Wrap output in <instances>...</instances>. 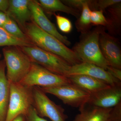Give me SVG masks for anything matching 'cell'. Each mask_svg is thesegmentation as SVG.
<instances>
[{
  "label": "cell",
  "mask_w": 121,
  "mask_h": 121,
  "mask_svg": "<svg viewBox=\"0 0 121 121\" xmlns=\"http://www.w3.org/2000/svg\"><path fill=\"white\" fill-rule=\"evenodd\" d=\"M23 31L35 46L60 56L71 66L82 62L73 50L42 30L33 21L26 24Z\"/></svg>",
  "instance_id": "6da1fadb"
},
{
  "label": "cell",
  "mask_w": 121,
  "mask_h": 121,
  "mask_svg": "<svg viewBox=\"0 0 121 121\" xmlns=\"http://www.w3.org/2000/svg\"><path fill=\"white\" fill-rule=\"evenodd\" d=\"M103 28L99 27L87 33L74 46L73 51L82 62L92 64L106 70L109 66L100 49L99 35Z\"/></svg>",
  "instance_id": "7a4b0ae2"
},
{
  "label": "cell",
  "mask_w": 121,
  "mask_h": 121,
  "mask_svg": "<svg viewBox=\"0 0 121 121\" xmlns=\"http://www.w3.org/2000/svg\"><path fill=\"white\" fill-rule=\"evenodd\" d=\"M6 76L9 83H20L28 73L32 62L19 47L9 46L2 50Z\"/></svg>",
  "instance_id": "3957f363"
},
{
  "label": "cell",
  "mask_w": 121,
  "mask_h": 121,
  "mask_svg": "<svg viewBox=\"0 0 121 121\" xmlns=\"http://www.w3.org/2000/svg\"><path fill=\"white\" fill-rule=\"evenodd\" d=\"M33 105L32 87L20 83H10L9 101L5 121H12L25 115Z\"/></svg>",
  "instance_id": "277c9868"
},
{
  "label": "cell",
  "mask_w": 121,
  "mask_h": 121,
  "mask_svg": "<svg viewBox=\"0 0 121 121\" xmlns=\"http://www.w3.org/2000/svg\"><path fill=\"white\" fill-rule=\"evenodd\" d=\"M20 47L32 62L40 65L54 73L67 77L71 66L60 56L35 45Z\"/></svg>",
  "instance_id": "5b68a950"
},
{
  "label": "cell",
  "mask_w": 121,
  "mask_h": 121,
  "mask_svg": "<svg viewBox=\"0 0 121 121\" xmlns=\"http://www.w3.org/2000/svg\"><path fill=\"white\" fill-rule=\"evenodd\" d=\"M20 83L30 87L50 88L71 83L67 77L54 73L32 62L28 73Z\"/></svg>",
  "instance_id": "8992f818"
},
{
  "label": "cell",
  "mask_w": 121,
  "mask_h": 121,
  "mask_svg": "<svg viewBox=\"0 0 121 121\" xmlns=\"http://www.w3.org/2000/svg\"><path fill=\"white\" fill-rule=\"evenodd\" d=\"M33 106L37 114L47 117L52 121H66L68 117L60 105L51 100L40 87H32Z\"/></svg>",
  "instance_id": "52a82bcc"
},
{
  "label": "cell",
  "mask_w": 121,
  "mask_h": 121,
  "mask_svg": "<svg viewBox=\"0 0 121 121\" xmlns=\"http://www.w3.org/2000/svg\"><path fill=\"white\" fill-rule=\"evenodd\" d=\"M40 88L46 94L52 95L64 104L75 108H80L86 104L90 96V94L71 83L56 87Z\"/></svg>",
  "instance_id": "ba28073f"
},
{
  "label": "cell",
  "mask_w": 121,
  "mask_h": 121,
  "mask_svg": "<svg viewBox=\"0 0 121 121\" xmlns=\"http://www.w3.org/2000/svg\"><path fill=\"white\" fill-rule=\"evenodd\" d=\"M77 75L89 76L101 80L111 86L121 85V81L113 77L106 70L90 63L82 62L71 66L67 77Z\"/></svg>",
  "instance_id": "9c48e42d"
},
{
  "label": "cell",
  "mask_w": 121,
  "mask_h": 121,
  "mask_svg": "<svg viewBox=\"0 0 121 121\" xmlns=\"http://www.w3.org/2000/svg\"><path fill=\"white\" fill-rule=\"evenodd\" d=\"M29 7L31 15L32 20L40 28L56 37L65 45H70V42L67 37L60 34L54 24L47 17L38 0H29Z\"/></svg>",
  "instance_id": "30bf717a"
},
{
  "label": "cell",
  "mask_w": 121,
  "mask_h": 121,
  "mask_svg": "<svg viewBox=\"0 0 121 121\" xmlns=\"http://www.w3.org/2000/svg\"><path fill=\"white\" fill-rule=\"evenodd\" d=\"M99 43L102 54L109 66L121 69V48L117 39L103 29L99 35Z\"/></svg>",
  "instance_id": "8fae6325"
},
{
  "label": "cell",
  "mask_w": 121,
  "mask_h": 121,
  "mask_svg": "<svg viewBox=\"0 0 121 121\" xmlns=\"http://www.w3.org/2000/svg\"><path fill=\"white\" fill-rule=\"evenodd\" d=\"M121 102V85L110 86L90 94L87 103L98 108H112Z\"/></svg>",
  "instance_id": "7c38bea8"
},
{
  "label": "cell",
  "mask_w": 121,
  "mask_h": 121,
  "mask_svg": "<svg viewBox=\"0 0 121 121\" xmlns=\"http://www.w3.org/2000/svg\"><path fill=\"white\" fill-rule=\"evenodd\" d=\"M29 1V0H9V6L6 13L23 31L26 24L32 20Z\"/></svg>",
  "instance_id": "4fadbf2b"
},
{
  "label": "cell",
  "mask_w": 121,
  "mask_h": 121,
  "mask_svg": "<svg viewBox=\"0 0 121 121\" xmlns=\"http://www.w3.org/2000/svg\"><path fill=\"white\" fill-rule=\"evenodd\" d=\"M111 109L99 108L86 104L79 108L80 112L73 121H110Z\"/></svg>",
  "instance_id": "5bb4252c"
},
{
  "label": "cell",
  "mask_w": 121,
  "mask_h": 121,
  "mask_svg": "<svg viewBox=\"0 0 121 121\" xmlns=\"http://www.w3.org/2000/svg\"><path fill=\"white\" fill-rule=\"evenodd\" d=\"M70 82L91 94L111 86L97 79L84 75L68 76Z\"/></svg>",
  "instance_id": "9a60e30c"
},
{
  "label": "cell",
  "mask_w": 121,
  "mask_h": 121,
  "mask_svg": "<svg viewBox=\"0 0 121 121\" xmlns=\"http://www.w3.org/2000/svg\"><path fill=\"white\" fill-rule=\"evenodd\" d=\"M4 60L0 62V121H5L9 101L10 83L5 73Z\"/></svg>",
  "instance_id": "2e32d148"
},
{
  "label": "cell",
  "mask_w": 121,
  "mask_h": 121,
  "mask_svg": "<svg viewBox=\"0 0 121 121\" xmlns=\"http://www.w3.org/2000/svg\"><path fill=\"white\" fill-rule=\"evenodd\" d=\"M39 4L48 14H54L56 12H61L73 15L75 17H79V11L66 5L59 0H39Z\"/></svg>",
  "instance_id": "e0dca14e"
},
{
  "label": "cell",
  "mask_w": 121,
  "mask_h": 121,
  "mask_svg": "<svg viewBox=\"0 0 121 121\" xmlns=\"http://www.w3.org/2000/svg\"><path fill=\"white\" fill-rule=\"evenodd\" d=\"M108 24L106 27L111 33H119L121 24V3L113 5L107 8Z\"/></svg>",
  "instance_id": "ac0fdd59"
},
{
  "label": "cell",
  "mask_w": 121,
  "mask_h": 121,
  "mask_svg": "<svg viewBox=\"0 0 121 121\" xmlns=\"http://www.w3.org/2000/svg\"><path fill=\"white\" fill-rule=\"evenodd\" d=\"M91 0H88L84 4L82 9V13L79 17L76 22V27L78 31L86 34L90 27L91 24L90 19L91 9L89 4Z\"/></svg>",
  "instance_id": "d6986e66"
},
{
  "label": "cell",
  "mask_w": 121,
  "mask_h": 121,
  "mask_svg": "<svg viewBox=\"0 0 121 121\" xmlns=\"http://www.w3.org/2000/svg\"><path fill=\"white\" fill-rule=\"evenodd\" d=\"M32 43L26 42L14 37L2 27H0V46L31 47L35 46Z\"/></svg>",
  "instance_id": "ffe728a7"
},
{
  "label": "cell",
  "mask_w": 121,
  "mask_h": 121,
  "mask_svg": "<svg viewBox=\"0 0 121 121\" xmlns=\"http://www.w3.org/2000/svg\"><path fill=\"white\" fill-rule=\"evenodd\" d=\"M2 27L14 37L24 41L32 43L27 35L21 30L17 23L10 17H9Z\"/></svg>",
  "instance_id": "44dd1931"
},
{
  "label": "cell",
  "mask_w": 121,
  "mask_h": 121,
  "mask_svg": "<svg viewBox=\"0 0 121 121\" xmlns=\"http://www.w3.org/2000/svg\"><path fill=\"white\" fill-rule=\"evenodd\" d=\"M121 0H91L89 6L93 10H103L104 11L113 5L121 3Z\"/></svg>",
  "instance_id": "7402d4cb"
},
{
  "label": "cell",
  "mask_w": 121,
  "mask_h": 121,
  "mask_svg": "<svg viewBox=\"0 0 121 121\" xmlns=\"http://www.w3.org/2000/svg\"><path fill=\"white\" fill-rule=\"evenodd\" d=\"M103 13L104 11L103 10H91L90 19L91 24L94 25L106 27L108 22Z\"/></svg>",
  "instance_id": "603a6c76"
},
{
  "label": "cell",
  "mask_w": 121,
  "mask_h": 121,
  "mask_svg": "<svg viewBox=\"0 0 121 121\" xmlns=\"http://www.w3.org/2000/svg\"><path fill=\"white\" fill-rule=\"evenodd\" d=\"M56 19V23L60 30L65 33H69L72 28V24L70 21L67 17L59 14H54Z\"/></svg>",
  "instance_id": "cb8c5ba5"
},
{
  "label": "cell",
  "mask_w": 121,
  "mask_h": 121,
  "mask_svg": "<svg viewBox=\"0 0 121 121\" xmlns=\"http://www.w3.org/2000/svg\"><path fill=\"white\" fill-rule=\"evenodd\" d=\"M24 117V121H47L37 114L33 106L30 108Z\"/></svg>",
  "instance_id": "d4e9b609"
},
{
  "label": "cell",
  "mask_w": 121,
  "mask_h": 121,
  "mask_svg": "<svg viewBox=\"0 0 121 121\" xmlns=\"http://www.w3.org/2000/svg\"><path fill=\"white\" fill-rule=\"evenodd\" d=\"M110 119V121H121V102L112 108Z\"/></svg>",
  "instance_id": "484cf974"
},
{
  "label": "cell",
  "mask_w": 121,
  "mask_h": 121,
  "mask_svg": "<svg viewBox=\"0 0 121 121\" xmlns=\"http://www.w3.org/2000/svg\"><path fill=\"white\" fill-rule=\"evenodd\" d=\"M62 2L69 7L78 10H82L83 5L87 2V0H66Z\"/></svg>",
  "instance_id": "4316f807"
},
{
  "label": "cell",
  "mask_w": 121,
  "mask_h": 121,
  "mask_svg": "<svg viewBox=\"0 0 121 121\" xmlns=\"http://www.w3.org/2000/svg\"><path fill=\"white\" fill-rule=\"evenodd\" d=\"M106 70L113 77L118 80L121 81V69L109 66L107 68Z\"/></svg>",
  "instance_id": "83f0119b"
},
{
  "label": "cell",
  "mask_w": 121,
  "mask_h": 121,
  "mask_svg": "<svg viewBox=\"0 0 121 121\" xmlns=\"http://www.w3.org/2000/svg\"><path fill=\"white\" fill-rule=\"evenodd\" d=\"M9 6V0H0V11L6 13Z\"/></svg>",
  "instance_id": "f1b7e54d"
},
{
  "label": "cell",
  "mask_w": 121,
  "mask_h": 121,
  "mask_svg": "<svg viewBox=\"0 0 121 121\" xmlns=\"http://www.w3.org/2000/svg\"><path fill=\"white\" fill-rule=\"evenodd\" d=\"M9 17L6 13L0 12V27H3Z\"/></svg>",
  "instance_id": "f546056e"
},
{
  "label": "cell",
  "mask_w": 121,
  "mask_h": 121,
  "mask_svg": "<svg viewBox=\"0 0 121 121\" xmlns=\"http://www.w3.org/2000/svg\"><path fill=\"white\" fill-rule=\"evenodd\" d=\"M24 115H21L17 116L12 121H24Z\"/></svg>",
  "instance_id": "4dcf8cb0"
},
{
  "label": "cell",
  "mask_w": 121,
  "mask_h": 121,
  "mask_svg": "<svg viewBox=\"0 0 121 121\" xmlns=\"http://www.w3.org/2000/svg\"><path fill=\"white\" fill-rule=\"evenodd\" d=\"M1 55L0 54V59L1 58Z\"/></svg>",
  "instance_id": "1f68e13d"
}]
</instances>
